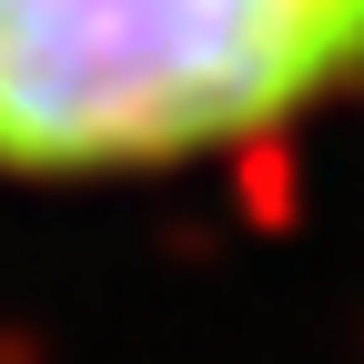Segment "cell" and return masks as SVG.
<instances>
[{
	"label": "cell",
	"instance_id": "1",
	"mask_svg": "<svg viewBox=\"0 0 364 364\" xmlns=\"http://www.w3.org/2000/svg\"><path fill=\"white\" fill-rule=\"evenodd\" d=\"M354 71L364 0H0V162H182L273 132Z\"/></svg>",
	"mask_w": 364,
	"mask_h": 364
}]
</instances>
